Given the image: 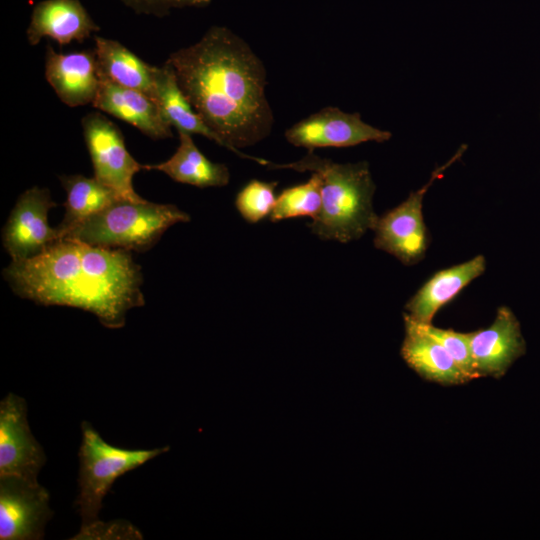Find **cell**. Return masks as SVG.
<instances>
[{
  "label": "cell",
  "mask_w": 540,
  "mask_h": 540,
  "mask_svg": "<svg viewBox=\"0 0 540 540\" xmlns=\"http://www.w3.org/2000/svg\"><path fill=\"white\" fill-rule=\"evenodd\" d=\"M155 101L171 127L189 134H199L226 147V144L212 131L183 94L174 69L168 64L154 66Z\"/></svg>",
  "instance_id": "obj_20"
},
{
  "label": "cell",
  "mask_w": 540,
  "mask_h": 540,
  "mask_svg": "<svg viewBox=\"0 0 540 540\" xmlns=\"http://www.w3.org/2000/svg\"><path fill=\"white\" fill-rule=\"evenodd\" d=\"M485 269V257L477 255L464 263L436 272L406 303L407 314L417 323H432L438 310L482 275Z\"/></svg>",
  "instance_id": "obj_17"
},
{
  "label": "cell",
  "mask_w": 540,
  "mask_h": 540,
  "mask_svg": "<svg viewBox=\"0 0 540 540\" xmlns=\"http://www.w3.org/2000/svg\"><path fill=\"white\" fill-rule=\"evenodd\" d=\"M137 13L163 16L172 8L203 7L211 0H122Z\"/></svg>",
  "instance_id": "obj_26"
},
{
  "label": "cell",
  "mask_w": 540,
  "mask_h": 540,
  "mask_svg": "<svg viewBox=\"0 0 540 540\" xmlns=\"http://www.w3.org/2000/svg\"><path fill=\"white\" fill-rule=\"evenodd\" d=\"M286 140L314 151L324 147H350L368 141L385 142L392 134L365 123L359 113L325 107L289 127Z\"/></svg>",
  "instance_id": "obj_10"
},
{
  "label": "cell",
  "mask_w": 540,
  "mask_h": 540,
  "mask_svg": "<svg viewBox=\"0 0 540 540\" xmlns=\"http://www.w3.org/2000/svg\"><path fill=\"white\" fill-rule=\"evenodd\" d=\"M59 179L66 192L64 218L57 226L61 239L81 222L120 199L95 177L76 174L62 175Z\"/></svg>",
  "instance_id": "obj_21"
},
{
  "label": "cell",
  "mask_w": 540,
  "mask_h": 540,
  "mask_svg": "<svg viewBox=\"0 0 540 540\" xmlns=\"http://www.w3.org/2000/svg\"><path fill=\"white\" fill-rule=\"evenodd\" d=\"M3 276L22 298L88 311L110 329L123 327L127 312L145 303L141 270L130 251L71 238L59 239L36 257L11 261Z\"/></svg>",
  "instance_id": "obj_2"
},
{
  "label": "cell",
  "mask_w": 540,
  "mask_h": 540,
  "mask_svg": "<svg viewBox=\"0 0 540 540\" xmlns=\"http://www.w3.org/2000/svg\"><path fill=\"white\" fill-rule=\"evenodd\" d=\"M50 496L38 481L0 476V539L39 540L44 538L53 511Z\"/></svg>",
  "instance_id": "obj_9"
},
{
  "label": "cell",
  "mask_w": 540,
  "mask_h": 540,
  "mask_svg": "<svg viewBox=\"0 0 540 540\" xmlns=\"http://www.w3.org/2000/svg\"><path fill=\"white\" fill-rule=\"evenodd\" d=\"M100 73L121 87L138 90L155 100L154 66L144 62L120 42L95 36Z\"/></svg>",
  "instance_id": "obj_19"
},
{
  "label": "cell",
  "mask_w": 540,
  "mask_h": 540,
  "mask_svg": "<svg viewBox=\"0 0 540 540\" xmlns=\"http://www.w3.org/2000/svg\"><path fill=\"white\" fill-rule=\"evenodd\" d=\"M81 124L94 177L120 199L144 201L133 187L134 175L143 169V165L128 152L118 126L99 112L86 114Z\"/></svg>",
  "instance_id": "obj_7"
},
{
  "label": "cell",
  "mask_w": 540,
  "mask_h": 540,
  "mask_svg": "<svg viewBox=\"0 0 540 540\" xmlns=\"http://www.w3.org/2000/svg\"><path fill=\"white\" fill-rule=\"evenodd\" d=\"M322 207L321 178L312 173L305 183L288 187L276 197L272 222L296 217L316 218Z\"/></svg>",
  "instance_id": "obj_22"
},
{
  "label": "cell",
  "mask_w": 540,
  "mask_h": 540,
  "mask_svg": "<svg viewBox=\"0 0 540 540\" xmlns=\"http://www.w3.org/2000/svg\"><path fill=\"white\" fill-rule=\"evenodd\" d=\"M465 335L478 378L504 376L515 360L526 352L520 323L506 306L498 308L489 327Z\"/></svg>",
  "instance_id": "obj_12"
},
{
  "label": "cell",
  "mask_w": 540,
  "mask_h": 540,
  "mask_svg": "<svg viewBox=\"0 0 540 540\" xmlns=\"http://www.w3.org/2000/svg\"><path fill=\"white\" fill-rule=\"evenodd\" d=\"M278 182L250 180L236 195L235 206L240 215L249 223H257L271 214Z\"/></svg>",
  "instance_id": "obj_23"
},
{
  "label": "cell",
  "mask_w": 540,
  "mask_h": 540,
  "mask_svg": "<svg viewBox=\"0 0 540 540\" xmlns=\"http://www.w3.org/2000/svg\"><path fill=\"white\" fill-rule=\"evenodd\" d=\"M190 221L188 213L172 204L118 199L90 216L64 238L92 246L142 252L177 223Z\"/></svg>",
  "instance_id": "obj_4"
},
{
  "label": "cell",
  "mask_w": 540,
  "mask_h": 540,
  "mask_svg": "<svg viewBox=\"0 0 540 540\" xmlns=\"http://www.w3.org/2000/svg\"><path fill=\"white\" fill-rule=\"evenodd\" d=\"M46 455L33 436L24 398L8 393L0 402V476L38 481Z\"/></svg>",
  "instance_id": "obj_11"
},
{
  "label": "cell",
  "mask_w": 540,
  "mask_h": 540,
  "mask_svg": "<svg viewBox=\"0 0 540 540\" xmlns=\"http://www.w3.org/2000/svg\"><path fill=\"white\" fill-rule=\"evenodd\" d=\"M166 63L227 149L267 166L270 161L239 150L265 139L274 122L265 93L266 70L249 45L228 28L213 26L198 42L171 53Z\"/></svg>",
  "instance_id": "obj_1"
},
{
  "label": "cell",
  "mask_w": 540,
  "mask_h": 540,
  "mask_svg": "<svg viewBox=\"0 0 540 540\" xmlns=\"http://www.w3.org/2000/svg\"><path fill=\"white\" fill-rule=\"evenodd\" d=\"M404 324L401 356L418 375L441 385H459L472 380L441 343L421 329L407 313Z\"/></svg>",
  "instance_id": "obj_16"
},
{
  "label": "cell",
  "mask_w": 540,
  "mask_h": 540,
  "mask_svg": "<svg viewBox=\"0 0 540 540\" xmlns=\"http://www.w3.org/2000/svg\"><path fill=\"white\" fill-rule=\"evenodd\" d=\"M55 206L47 188L34 186L19 196L2 234L3 246L12 261L36 257L61 239L57 227L48 223V213Z\"/></svg>",
  "instance_id": "obj_8"
},
{
  "label": "cell",
  "mask_w": 540,
  "mask_h": 540,
  "mask_svg": "<svg viewBox=\"0 0 540 540\" xmlns=\"http://www.w3.org/2000/svg\"><path fill=\"white\" fill-rule=\"evenodd\" d=\"M100 86L92 105L154 139L173 137L171 126L164 119L157 102L138 90L121 87L100 73Z\"/></svg>",
  "instance_id": "obj_14"
},
{
  "label": "cell",
  "mask_w": 540,
  "mask_h": 540,
  "mask_svg": "<svg viewBox=\"0 0 540 540\" xmlns=\"http://www.w3.org/2000/svg\"><path fill=\"white\" fill-rule=\"evenodd\" d=\"M45 78L67 106L92 104L101 80L95 49L63 54L48 45Z\"/></svg>",
  "instance_id": "obj_13"
},
{
  "label": "cell",
  "mask_w": 540,
  "mask_h": 540,
  "mask_svg": "<svg viewBox=\"0 0 540 540\" xmlns=\"http://www.w3.org/2000/svg\"><path fill=\"white\" fill-rule=\"evenodd\" d=\"M71 539L75 540H139L142 533L132 523L126 520H112L95 522L81 526L80 531Z\"/></svg>",
  "instance_id": "obj_25"
},
{
  "label": "cell",
  "mask_w": 540,
  "mask_h": 540,
  "mask_svg": "<svg viewBox=\"0 0 540 540\" xmlns=\"http://www.w3.org/2000/svg\"><path fill=\"white\" fill-rule=\"evenodd\" d=\"M175 153L158 164L143 165L145 170L163 172L176 182L200 188L222 187L229 183L230 172L225 164L210 161L195 145L191 134L179 131Z\"/></svg>",
  "instance_id": "obj_18"
},
{
  "label": "cell",
  "mask_w": 540,
  "mask_h": 540,
  "mask_svg": "<svg viewBox=\"0 0 540 540\" xmlns=\"http://www.w3.org/2000/svg\"><path fill=\"white\" fill-rule=\"evenodd\" d=\"M81 430L79 493L74 504L81 516V526H87L98 520L103 499L118 477L167 452L169 446L124 449L107 443L87 421L82 422Z\"/></svg>",
  "instance_id": "obj_5"
},
{
  "label": "cell",
  "mask_w": 540,
  "mask_h": 540,
  "mask_svg": "<svg viewBox=\"0 0 540 540\" xmlns=\"http://www.w3.org/2000/svg\"><path fill=\"white\" fill-rule=\"evenodd\" d=\"M267 167L308 171L320 176L322 207L308 225L319 238L347 243L373 229L378 216L373 210L375 184L367 162L336 163L308 150L295 162H269Z\"/></svg>",
  "instance_id": "obj_3"
},
{
  "label": "cell",
  "mask_w": 540,
  "mask_h": 540,
  "mask_svg": "<svg viewBox=\"0 0 540 540\" xmlns=\"http://www.w3.org/2000/svg\"><path fill=\"white\" fill-rule=\"evenodd\" d=\"M99 30L79 0H43L32 10L27 40L37 45L48 37L63 46L83 42Z\"/></svg>",
  "instance_id": "obj_15"
},
{
  "label": "cell",
  "mask_w": 540,
  "mask_h": 540,
  "mask_svg": "<svg viewBox=\"0 0 540 540\" xmlns=\"http://www.w3.org/2000/svg\"><path fill=\"white\" fill-rule=\"evenodd\" d=\"M466 147L462 145L447 163L437 167L423 187L411 192L395 208L378 216L372 229L376 248L395 256L405 265L416 264L424 258L429 244L422 212L424 196L433 182L441 178L444 171L463 155Z\"/></svg>",
  "instance_id": "obj_6"
},
{
  "label": "cell",
  "mask_w": 540,
  "mask_h": 540,
  "mask_svg": "<svg viewBox=\"0 0 540 540\" xmlns=\"http://www.w3.org/2000/svg\"><path fill=\"white\" fill-rule=\"evenodd\" d=\"M417 324L426 333L441 343L461 369L468 374L472 380L478 378L474 369L472 354L465 333L456 332L452 329L438 328L433 326L432 323Z\"/></svg>",
  "instance_id": "obj_24"
}]
</instances>
